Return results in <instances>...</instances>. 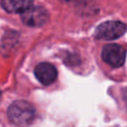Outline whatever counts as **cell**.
Masks as SVG:
<instances>
[{"label": "cell", "mask_w": 127, "mask_h": 127, "mask_svg": "<svg viewBox=\"0 0 127 127\" xmlns=\"http://www.w3.org/2000/svg\"><path fill=\"white\" fill-rule=\"evenodd\" d=\"M0 95H1V90H0Z\"/></svg>", "instance_id": "52a82bcc"}, {"label": "cell", "mask_w": 127, "mask_h": 127, "mask_svg": "<svg viewBox=\"0 0 127 127\" xmlns=\"http://www.w3.org/2000/svg\"><path fill=\"white\" fill-rule=\"evenodd\" d=\"M126 30V25L120 21H107L97 26L94 32V37L98 40L111 41L124 35Z\"/></svg>", "instance_id": "7a4b0ae2"}, {"label": "cell", "mask_w": 127, "mask_h": 127, "mask_svg": "<svg viewBox=\"0 0 127 127\" xmlns=\"http://www.w3.org/2000/svg\"><path fill=\"white\" fill-rule=\"evenodd\" d=\"M36 78L44 85L52 84L58 76V71L55 65L50 63H41L35 67Z\"/></svg>", "instance_id": "5b68a950"}, {"label": "cell", "mask_w": 127, "mask_h": 127, "mask_svg": "<svg viewBox=\"0 0 127 127\" xmlns=\"http://www.w3.org/2000/svg\"><path fill=\"white\" fill-rule=\"evenodd\" d=\"M22 21L31 27H40L44 25L49 18L47 10L42 6H31L21 15Z\"/></svg>", "instance_id": "277c9868"}, {"label": "cell", "mask_w": 127, "mask_h": 127, "mask_svg": "<svg viewBox=\"0 0 127 127\" xmlns=\"http://www.w3.org/2000/svg\"><path fill=\"white\" fill-rule=\"evenodd\" d=\"M34 0H1L3 9L9 13H23L33 6Z\"/></svg>", "instance_id": "8992f818"}, {"label": "cell", "mask_w": 127, "mask_h": 127, "mask_svg": "<svg viewBox=\"0 0 127 127\" xmlns=\"http://www.w3.org/2000/svg\"><path fill=\"white\" fill-rule=\"evenodd\" d=\"M8 118L17 126H27L33 122L36 116L35 107L28 101H14L8 108Z\"/></svg>", "instance_id": "6da1fadb"}, {"label": "cell", "mask_w": 127, "mask_h": 127, "mask_svg": "<svg viewBox=\"0 0 127 127\" xmlns=\"http://www.w3.org/2000/svg\"><path fill=\"white\" fill-rule=\"evenodd\" d=\"M102 60L112 67H119L123 65L126 59L125 49L117 44L106 45L101 52Z\"/></svg>", "instance_id": "3957f363"}]
</instances>
